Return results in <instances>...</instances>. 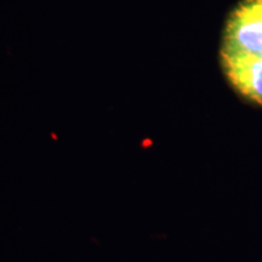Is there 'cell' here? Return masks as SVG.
<instances>
[{"instance_id": "obj_1", "label": "cell", "mask_w": 262, "mask_h": 262, "mask_svg": "<svg viewBox=\"0 0 262 262\" xmlns=\"http://www.w3.org/2000/svg\"><path fill=\"white\" fill-rule=\"evenodd\" d=\"M220 60L235 93L262 106V0H241L229 12Z\"/></svg>"}]
</instances>
